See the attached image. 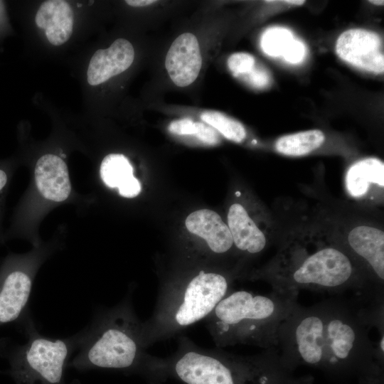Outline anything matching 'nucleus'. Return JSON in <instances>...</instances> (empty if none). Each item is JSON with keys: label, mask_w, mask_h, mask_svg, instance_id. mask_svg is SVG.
Here are the masks:
<instances>
[{"label": "nucleus", "mask_w": 384, "mask_h": 384, "mask_svg": "<svg viewBox=\"0 0 384 384\" xmlns=\"http://www.w3.org/2000/svg\"><path fill=\"white\" fill-rule=\"evenodd\" d=\"M383 328V306L330 299L317 304L315 351L317 368L330 377L359 384H383V361L375 351L370 329Z\"/></svg>", "instance_id": "1"}, {"label": "nucleus", "mask_w": 384, "mask_h": 384, "mask_svg": "<svg viewBox=\"0 0 384 384\" xmlns=\"http://www.w3.org/2000/svg\"><path fill=\"white\" fill-rule=\"evenodd\" d=\"M142 321L127 297L117 306L98 311L92 322L78 333V353L68 368L137 374L149 384H162L168 378L164 358L146 352L142 336Z\"/></svg>", "instance_id": "2"}, {"label": "nucleus", "mask_w": 384, "mask_h": 384, "mask_svg": "<svg viewBox=\"0 0 384 384\" xmlns=\"http://www.w3.org/2000/svg\"><path fill=\"white\" fill-rule=\"evenodd\" d=\"M257 277L277 291L299 292L306 289L341 293L353 289L368 299H382L336 239L289 241Z\"/></svg>", "instance_id": "3"}, {"label": "nucleus", "mask_w": 384, "mask_h": 384, "mask_svg": "<svg viewBox=\"0 0 384 384\" xmlns=\"http://www.w3.org/2000/svg\"><path fill=\"white\" fill-rule=\"evenodd\" d=\"M168 378L183 384H313L311 375H297L282 361L277 348L252 356L203 349L186 336L175 353L164 358Z\"/></svg>", "instance_id": "4"}, {"label": "nucleus", "mask_w": 384, "mask_h": 384, "mask_svg": "<svg viewBox=\"0 0 384 384\" xmlns=\"http://www.w3.org/2000/svg\"><path fill=\"white\" fill-rule=\"evenodd\" d=\"M298 294L231 290L205 319L206 327L218 348L246 344L277 348L280 327L298 303Z\"/></svg>", "instance_id": "5"}, {"label": "nucleus", "mask_w": 384, "mask_h": 384, "mask_svg": "<svg viewBox=\"0 0 384 384\" xmlns=\"http://www.w3.org/2000/svg\"><path fill=\"white\" fill-rule=\"evenodd\" d=\"M230 278L220 271L201 269L166 284L158 294L152 316L142 321L144 347L206 319L231 291Z\"/></svg>", "instance_id": "6"}, {"label": "nucleus", "mask_w": 384, "mask_h": 384, "mask_svg": "<svg viewBox=\"0 0 384 384\" xmlns=\"http://www.w3.org/2000/svg\"><path fill=\"white\" fill-rule=\"evenodd\" d=\"M18 322L27 341L16 344L6 338L0 341V355L7 359V373L15 384H80L65 377L70 358L77 350L76 334L65 338L41 334L28 310Z\"/></svg>", "instance_id": "7"}, {"label": "nucleus", "mask_w": 384, "mask_h": 384, "mask_svg": "<svg viewBox=\"0 0 384 384\" xmlns=\"http://www.w3.org/2000/svg\"><path fill=\"white\" fill-rule=\"evenodd\" d=\"M361 269L375 292L383 297L384 231L380 226L356 222L336 240Z\"/></svg>", "instance_id": "8"}, {"label": "nucleus", "mask_w": 384, "mask_h": 384, "mask_svg": "<svg viewBox=\"0 0 384 384\" xmlns=\"http://www.w3.org/2000/svg\"><path fill=\"white\" fill-rule=\"evenodd\" d=\"M22 261L9 258L0 270V326L18 321L28 310L33 277Z\"/></svg>", "instance_id": "9"}, {"label": "nucleus", "mask_w": 384, "mask_h": 384, "mask_svg": "<svg viewBox=\"0 0 384 384\" xmlns=\"http://www.w3.org/2000/svg\"><path fill=\"white\" fill-rule=\"evenodd\" d=\"M336 51L350 65L375 74L383 73V41L377 33L362 28L346 31L336 41Z\"/></svg>", "instance_id": "10"}, {"label": "nucleus", "mask_w": 384, "mask_h": 384, "mask_svg": "<svg viewBox=\"0 0 384 384\" xmlns=\"http://www.w3.org/2000/svg\"><path fill=\"white\" fill-rule=\"evenodd\" d=\"M165 66L170 78L178 87H186L196 80L202 66V56L193 34L184 33L174 41L167 52Z\"/></svg>", "instance_id": "11"}, {"label": "nucleus", "mask_w": 384, "mask_h": 384, "mask_svg": "<svg viewBox=\"0 0 384 384\" xmlns=\"http://www.w3.org/2000/svg\"><path fill=\"white\" fill-rule=\"evenodd\" d=\"M187 230L203 239L213 255H226L233 250L229 228L216 212L203 208L189 214L185 221Z\"/></svg>", "instance_id": "12"}, {"label": "nucleus", "mask_w": 384, "mask_h": 384, "mask_svg": "<svg viewBox=\"0 0 384 384\" xmlns=\"http://www.w3.org/2000/svg\"><path fill=\"white\" fill-rule=\"evenodd\" d=\"M134 50L124 38L115 40L105 49L97 50L92 56L87 68V82L90 85L105 82L130 67Z\"/></svg>", "instance_id": "13"}, {"label": "nucleus", "mask_w": 384, "mask_h": 384, "mask_svg": "<svg viewBox=\"0 0 384 384\" xmlns=\"http://www.w3.org/2000/svg\"><path fill=\"white\" fill-rule=\"evenodd\" d=\"M228 226L232 235L233 245L246 255H256L267 247L268 235L251 218L241 203H233L228 212Z\"/></svg>", "instance_id": "14"}, {"label": "nucleus", "mask_w": 384, "mask_h": 384, "mask_svg": "<svg viewBox=\"0 0 384 384\" xmlns=\"http://www.w3.org/2000/svg\"><path fill=\"white\" fill-rule=\"evenodd\" d=\"M37 188L46 198L55 202L66 200L71 192L68 170L65 161L54 154H45L36 162Z\"/></svg>", "instance_id": "15"}, {"label": "nucleus", "mask_w": 384, "mask_h": 384, "mask_svg": "<svg viewBox=\"0 0 384 384\" xmlns=\"http://www.w3.org/2000/svg\"><path fill=\"white\" fill-rule=\"evenodd\" d=\"M35 21L38 27L45 30L46 38L51 44L60 46L73 33L74 14L67 1L50 0L40 6Z\"/></svg>", "instance_id": "16"}, {"label": "nucleus", "mask_w": 384, "mask_h": 384, "mask_svg": "<svg viewBox=\"0 0 384 384\" xmlns=\"http://www.w3.org/2000/svg\"><path fill=\"white\" fill-rule=\"evenodd\" d=\"M347 193L354 198L367 197L373 190L383 191L384 164L375 157H368L353 164L345 177Z\"/></svg>", "instance_id": "17"}, {"label": "nucleus", "mask_w": 384, "mask_h": 384, "mask_svg": "<svg viewBox=\"0 0 384 384\" xmlns=\"http://www.w3.org/2000/svg\"><path fill=\"white\" fill-rule=\"evenodd\" d=\"M100 176L107 186L118 188L122 196L135 197L141 191V183L133 175V167L122 154L107 155L101 163Z\"/></svg>", "instance_id": "18"}, {"label": "nucleus", "mask_w": 384, "mask_h": 384, "mask_svg": "<svg viewBox=\"0 0 384 384\" xmlns=\"http://www.w3.org/2000/svg\"><path fill=\"white\" fill-rule=\"evenodd\" d=\"M324 133L310 129L284 135L275 142L276 151L289 156H305L319 149L325 142Z\"/></svg>", "instance_id": "19"}, {"label": "nucleus", "mask_w": 384, "mask_h": 384, "mask_svg": "<svg viewBox=\"0 0 384 384\" xmlns=\"http://www.w3.org/2000/svg\"><path fill=\"white\" fill-rule=\"evenodd\" d=\"M201 118L230 141L240 143L246 137L245 127L240 122L221 112H205L201 114Z\"/></svg>", "instance_id": "20"}, {"label": "nucleus", "mask_w": 384, "mask_h": 384, "mask_svg": "<svg viewBox=\"0 0 384 384\" xmlns=\"http://www.w3.org/2000/svg\"><path fill=\"white\" fill-rule=\"evenodd\" d=\"M171 133L182 136H194L201 142L210 145L218 143L219 136L211 127L202 122H196L189 118L173 121L169 126Z\"/></svg>", "instance_id": "21"}, {"label": "nucleus", "mask_w": 384, "mask_h": 384, "mask_svg": "<svg viewBox=\"0 0 384 384\" xmlns=\"http://www.w3.org/2000/svg\"><path fill=\"white\" fill-rule=\"evenodd\" d=\"M294 39L291 31L285 28H270L261 37V48L270 56L282 57Z\"/></svg>", "instance_id": "22"}, {"label": "nucleus", "mask_w": 384, "mask_h": 384, "mask_svg": "<svg viewBox=\"0 0 384 384\" xmlns=\"http://www.w3.org/2000/svg\"><path fill=\"white\" fill-rule=\"evenodd\" d=\"M257 60L247 53H235L228 59V67L233 77L241 79L251 72Z\"/></svg>", "instance_id": "23"}, {"label": "nucleus", "mask_w": 384, "mask_h": 384, "mask_svg": "<svg viewBox=\"0 0 384 384\" xmlns=\"http://www.w3.org/2000/svg\"><path fill=\"white\" fill-rule=\"evenodd\" d=\"M240 80L252 88L260 90L269 88L273 82L270 70L258 60L251 72Z\"/></svg>", "instance_id": "24"}, {"label": "nucleus", "mask_w": 384, "mask_h": 384, "mask_svg": "<svg viewBox=\"0 0 384 384\" xmlns=\"http://www.w3.org/2000/svg\"><path fill=\"white\" fill-rule=\"evenodd\" d=\"M306 48L304 43L294 39L283 55V58L292 64L299 63L305 56Z\"/></svg>", "instance_id": "25"}, {"label": "nucleus", "mask_w": 384, "mask_h": 384, "mask_svg": "<svg viewBox=\"0 0 384 384\" xmlns=\"http://www.w3.org/2000/svg\"><path fill=\"white\" fill-rule=\"evenodd\" d=\"M9 181V174L4 169L0 167V195L3 193Z\"/></svg>", "instance_id": "26"}, {"label": "nucleus", "mask_w": 384, "mask_h": 384, "mask_svg": "<svg viewBox=\"0 0 384 384\" xmlns=\"http://www.w3.org/2000/svg\"><path fill=\"white\" fill-rule=\"evenodd\" d=\"M128 5L134 6V7H140V6H146L151 5L156 1L154 0H128L125 1Z\"/></svg>", "instance_id": "27"}, {"label": "nucleus", "mask_w": 384, "mask_h": 384, "mask_svg": "<svg viewBox=\"0 0 384 384\" xmlns=\"http://www.w3.org/2000/svg\"><path fill=\"white\" fill-rule=\"evenodd\" d=\"M282 2L291 4V5L300 6V5L304 4L305 3V1H295L294 0V1H283Z\"/></svg>", "instance_id": "28"}, {"label": "nucleus", "mask_w": 384, "mask_h": 384, "mask_svg": "<svg viewBox=\"0 0 384 384\" xmlns=\"http://www.w3.org/2000/svg\"><path fill=\"white\" fill-rule=\"evenodd\" d=\"M370 3L371 4H375V5H380V6H383L384 4V1H377V0H375V1H369Z\"/></svg>", "instance_id": "29"}]
</instances>
